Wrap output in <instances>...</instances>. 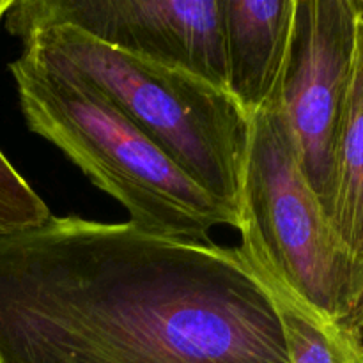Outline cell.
<instances>
[{
  "mask_svg": "<svg viewBox=\"0 0 363 363\" xmlns=\"http://www.w3.org/2000/svg\"><path fill=\"white\" fill-rule=\"evenodd\" d=\"M14 0H0V20L6 16V13L9 11V7L13 6Z\"/></svg>",
  "mask_w": 363,
  "mask_h": 363,
  "instance_id": "12",
  "label": "cell"
},
{
  "mask_svg": "<svg viewBox=\"0 0 363 363\" xmlns=\"http://www.w3.org/2000/svg\"><path fill=\"white\" fill-rule=\"evenodd\" d=\"M0 363H289L240 248L50 216L0 238Z\"/></svg>",
  "mask_w": 363,
  "mask_h": 363,
  "instance_id": "1",
  "label": "cell"
},
{
  "mask_svg": "<svg viewBox=\"0 0 363 363\" xmlns=\"http://www.w3.org/2000/svg\"><path fill=\"white\" fill-rule=\"evenodd\" d=\"M294 9L296 0H220L225 89L250 119L279 94Z\"/></svg>",
  "mask_w": 363,
  "mask_h": 363,
  "instance_id": "7",
  "label": "cell"
},
{
  "mask_svg": "<svg viewBox=\"0 0 363 363\" xmlns=\"http://www.w3.org/2000/svg\"><path fill=\"white\" fill-rule=\"evenodd\" d=\"M50 216L48 206L0 152V238L41 225Z\"/></svg>",
  "mask_w": 363,
  "mask_h": 363,
  "instance_id": "10",
  "label": "cell"
},
{
  "mask_svg": "<svg viewBox=\"0 0 363 363\" xmlns=\"http://www.w3.org/2000/svg\"><path fill=\"white\" fill-rule=\"evenodd\" d=\"M9 69L28 130L119 201L138 229L206 241L213 227H240V216L209 197L71 67L23 48Z\"/></svg>",
  "mask_w": 363,
  "mask_h": 363,
  "instance_id": "2",
  "label": "cell"
},
{
  "mask_svg": "<svg viewBox=\"0 0 363 363\" xmlns=\"http://www.w3.org/2000/svg\"><path fill=\"white\" fill-rule=\"evenodd\" d=\"M21 41L85 78L209 197L240 216L252 119L225 89L71 27L43 28Z\"/></svg>",
  "mask_w": 363,
  "mask_h": 363,
  "instance_id": "3",
  "label": "cell"
},
{
  "mask_svg": "<svg viewBox=\"0 0 363 363\" xmlns=\"http://www.w3.org/2000/svg\"><path fill=\"white\" fill-rule=\"evenodd\" d=\"M354 11L357 39L337 135L330 222L344 247L363 266V0H354Z\"/></svg>",
  "mask_w": 363,
  "mask_h": 363,
  "instance_id": "8",
  "label": "cell"
},
{
  "mask_svg": "<svg viewBox=\"0 0 363 363\" xmlns=\"http://www.w3.org/2000/svg\"><path fill=\"white\" fill-rule=\"evenodd\" d=\"M347 328H350L363 344V301L360 303V307H358V311L354 312L353 319H351V323L347 325Z\"/></svg>",
  "mask_w": 363,
  "mask_h": 363,
  "instance_id": "11",
  "label": "cell"
},
{
  "mask_svg": "<svg viewBox=\"0 0 363 363\" xmlns=\"http://www.w3.org/2000/svg\"><path fill=\"white\" fill-rule=\"evenodd\" d=\"M238 230L272 289L347 328L363 300V266L305 179L277 98L252 117Z\"/></svg>",
  "mask_w": 363,
  "mask_h": 363,
  "instance_id": "4",
  "label": "cell"
},
{
  "mask_svg": "<svg viewBox=\"0 0 363 363\" xmlns=\"http://www.w3.org/2000/svg\"><path fill=\"white\" fill-rule=\"evenodd\" d=\"M272 291L282 319L289 363H363V344L350 328L280 291Z\"/></svg>",
  "mask_w": 363,
  "mask_h": 363,
  "instance_id": "9",
  "label": "cell"
},
{
  "mask_svg": "<svg viewBox=\"0 0 363 363\" xmlns=\"http://www.w3.org/2000/svg\"><path fill=\"white\" fill-rule=\"evenodd\" d=\"M4 18L20 39L71 27L108 48L225 89L220 0H14Z\"/></svg>",
  "mask_w": 363,
  "mask_h": 363,
  "instance_id": "5",
  "label": "cell"
},
{
  "mask_svg": "<svg viewBox=\"0 0 363 363\" xmlns=\"http://www.w3.org/2000/svg\"><path fill=\"white\" fill-rule=\"evenodd\" d=\"M357 39L354 0H296L279 108L305 179L330 218L333 163Z\"/></svg>",
  "mask_w": 363,
  "mask_h": 363,
  "instance_id": "6",
  "label": "cell"
}]
</instances>
